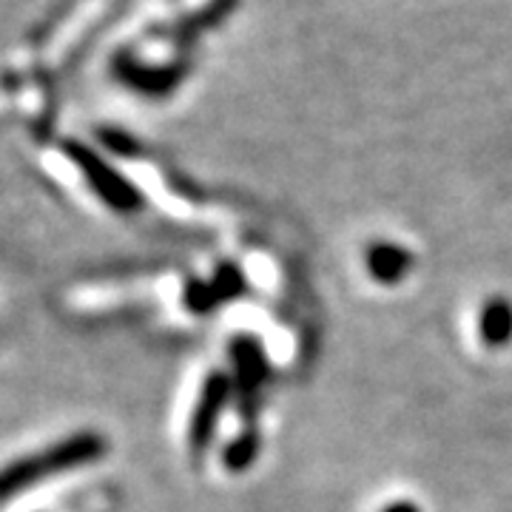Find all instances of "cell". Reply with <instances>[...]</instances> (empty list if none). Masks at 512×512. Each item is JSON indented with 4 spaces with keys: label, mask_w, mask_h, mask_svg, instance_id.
<instances>
[{
    "label": "cell",
    "mask_w": 512,
    "mask_h": 512,
    "mask_svg": "<svg viewBox=\"0 0 512 512\" xmlns=\"http://www.w3.org/2000/svg\"><path fill=\"white\" fill-rule=\"evenodd\" d=\"M367 271L382 285H396L413 271V254L396 242H373L367 248Z\"/></svg>",
    "instance_id": "6"
},
{
    "label": "cell",
    "mask_w": 512,
    "mask_h": 512,
    "mask_svg": "<svg viewBox=\"0 0 512 512\" xmlns=\"http://www.w3.org/2000/svg\"><path fill=\"white\" fill-rule=\"evenodd\" d=\"M183 302H185V308L194 313H211V311H217V308L222 305L220 293H217V288H214V282H211V279H191V282L185 285Z\"/></svg>",
    "instance_id": "10"
},
{
    "label": "cell",
    "mask_w": 512,
    "mask_h": 512,
    "mask_svg": "<svg viewBox=\"0 0 512 512\" xmlns=\"http://www.w3.org/2000/svg\"><path fill=\"white\" fill-rule=\"evenodd\" d=\"M478 336L487 348H504L512 342V302L493 296L478 313Z\"/></svg>",
    "instance_id": "7"
},
{
    "label": "cell",
    "mask_w": 512,
    "mask_h": 512,
    "mask_svg": "<svg viewBox=\"0 0 512 512\" xmlns=\"http://www.w3.org/2000/svg\"><path fill=\"white\" fill-rule=\"evenodd\" d=\"M239 0H211L205 9H200V15H194V18L180 20L171 32L177 40H191V37L200 35V29H211V26H220L222 20L231 18L234 15V9H237Z\"/></svg>",
    "instance_id": "9"
},
{
    "label": "cell",
    "mask_w": 512,
    "mask_h": 512,
    "mask_svg": "<svg viewBox=\"0 0 512 512\" xmlns=\"http://www.w3.org/2000/svg\"><path fill=\"white\" fill-rule=\"evenodd\" d=\"M234 399V379L222 370L208 373V379L202 384L197 407L191 413V424H188V444L194 453L208 450V444L214 439L217 427H220L225 407Z\"/></svg>",
    "instance_id": "4"
},
{
    "label": "cell",
    "mask_w": 512,
    "mask_h": 512,
    "mask_svg": "<svg viewBox=\"0 0 512 512\" xmlns=\"http://www.w3.org/2000/svg\"><path fill=\"white\" fill-rule=\"evenodd\" d=\"M382 512H421L419 504H413V501H393V504H387Z\"/></svg>",
    "instance_id": "13"
},
{
    "label": "cell",
    "mask_w": 512,
    "mask_h": 512,
    "mask_svg": "<svg viewBox=\"0 0 512 512\" xmlns=\"http://www.w3.org/2000/svg\"><path fill=\"white\" fill-rule=\"evenodd\" d=\"M100 140L106 143V148H109V151L126 154V157H134V154L140 151V146H137V143H134L131 137L120 134V131H103V134H100Z\"/></svg>",
    "instance_id": "12"
},
{
    "label": "cell",
    "mask_w": 512,
    "mask_h": 512,
    "mask_svg": "<svg viewBox=\"0 0 512 512\" xmlns=\"http://www.w3.org/2000/svg\"><path fill=\"white\" fill-rule=\"evenodd\" d=\"M214 288L220 293L222 302H234L242 293L248 291V282H245V274L239 271L237 265H220L214 276H211Z\"/></svg>",
    "instance_id": "11"
},
{
    "label": "cell",
    "mask_w": 512,
    "mask_h": 512,
    "mask_svg": "<svg viewBox=\"0 0 512 512\" xmlns=\"http://www.w3.org/2000/svg\"><path fill=\"white\" fill-rule=\"evenodd\" d=\"M228 356H231V379H234V399L239 404V416L248 421H256L259 407H262V387L271 379V365L265 348L259 345V339L239 333L228 345Z\"/></svg>",
    "instance_id": "2"
},
{
    "label": "cell",
    "mask_w": 512,
    "mask_h": 512,
    "mask_svg": "<svg viewBox=\"0 0 512 512\" xmlns=\"http://www.w3.org/2000/svg\"><path fill=\"white\" fill-rule=\"evenodd\" d=\"M111 69L117 74V80L131 92H140L146 97H165L183 83V77L188 74V63L177 60V63H165V66H151L128 52H120L114 57Z\"/></svg>",
    "instance_id": "5"
},
{
    "label": "cell",
    "mask_w": 512,
    "mask_h": 512,
    "mask_svg": "<svg viewBox=\"0 0 512 512\" xmlns=\"http://www.w3.org/2000/svg\"><path fill=\"white\" fill-rule=\"evenodd\" d=\"M106 453H109L106 436H100L94 430H83L69 439H60L40 453L18 458L0 470V501H9L15 495L26 493L29 487H35L46 478L63 476V473L80 470L92 461H100Z\"/></svg>",
    "instance_id": "1"
},
{
    "label": "cell",
    "mask_w": 512,
    "mask_h": 512,
    "mask_svg": "<svg viewBox=\"0 0 512 512\" xmlns=\"http://www.w3.org/2000/svg\"><path fill=\"white\" fill-rule=\"evenodd\" d=\"M63 148H66V157H72L74 165L80 168V174L86 177V183L92 185L94 194L106 202L109 208L120 211V214H134V211L143 208L140 191L128 183L117 168H111L97 151L80 146V143H74V140L72 143H66Z\"/></svg>",
    "instance_id": "3"
},
{
    "label": "cell",
    "mask_w": 512,
    "mask_h": 512,
    "mask_svg": "<svg viewBox=\"0 0 512 512\" xmlns=\"http://www.w3.org/2000/svg\"><path fill=\"white\" fill-rule=\"evenodd\" d=\"M262 453V436L256 433L254 427L242 430L239 436L228 441V447L222 450V464L228 473H245L254 467V461Z\"/></svg>",
    "instance_id": "8"
}]
</instances>
